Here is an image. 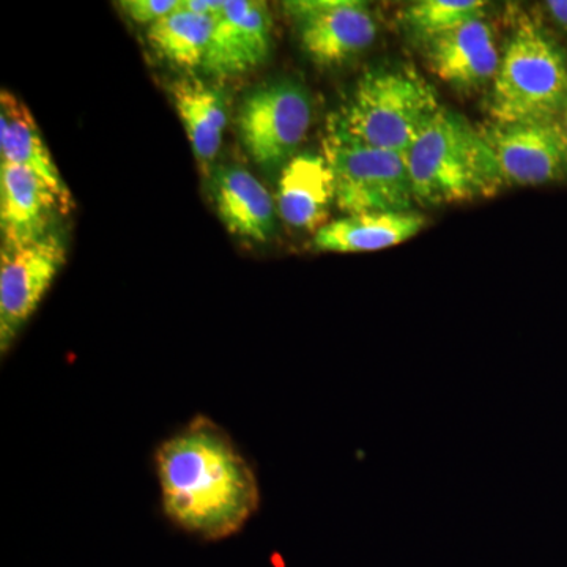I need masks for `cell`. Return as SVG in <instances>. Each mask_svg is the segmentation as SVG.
<instances>
[{"mask_svg": "<svg viewBox=\"0 0 567 567\" xmlns=\"http://www.w3.org/2000/svg\"><path fill=\"white\" fill-rule=\"evenodd\" d=\"M548 20L567 33V0H547L544 2Z\"/></svg>", "mask_w": 567, "mask_h": 567, "instance_id": "obj_22", "label": "cell"}, {"mask_svg": "<svg viewBox=\"0 0 567 567\" xmlns=\"http://www.w3.org/2000/svg\"><path fill=\"white\" fill-rule=\"evenodd\" d=\"M559 123H561L563 132H565L566 141H567V102L565 110H563L561 115H559Z\"/></svg>", "mask_w": 567, "mask_h": 567, "instance_id": "obj_23", "label": "cell"}, {"mask_svg": "<svg viewBox=\"0 0 567 567\" xmlns=\"http://www.w3.org/2000/svg\"><path fill=\"white\" fill-rule=\"evenodd\" d=\"M121 7L130 20L151 28L155 22L177 11L181 0H125Z\"/></svg>", "mask_w": 567, "mask_h": 567, "instance_id": "obj_20", "label": "cell"}, {"mask_svg": "<svg viewBox=\"0 0 567 567\" xmlns=\"http://www.w3.org/2000/svg\"><path fill=\"white\" fill-rule=\"evenodd\" d=\"M274 20L265 2L229 0L213 24L203 66L215 80L241 76L268 61Z\"/></svg>", "mask_w": 567, "mask_h": 567, "instance_id": "obj_10", "label": "cell"}, {"mask_svg": "<svg viewBox=\"0 0 567 567\" xmlns=\"http://www.w3.org/2000/svg\"><path fill=\"white\" fill-rule=\"evenodd\" d=\"M442 107L435 89L417 71L383 66L358 80L349 100L328 118L327 136L405 153Z\"/></svg>", "mask_w": 567, "mask_h": 567, "instance_id": "obj_2", "label": "cell"}, {"mask_svg": "<svg viewBox=\"0 0 567 567\" xmlns=\"http://www.w3.org/2000/svg\"><path fill=\"white\" fill-rule=\"evenodd\" d=\"M425 54L432 73L458 91L492 84L502 61L494 31L484 17L429 41Z\"/></svg>", "mask_w": 567, "mask_h": 567, "instance_id": "obj_12", "label": "cell"}, {"mask_svg": "<svg viewBox=\"0 0 567 567\" xmlns=\"http://www.w3.org/2000/svg\"><path fill=\"white\" fill-rule=\"evenodd\" d=\"M336 204L333 169L323 155H295L279 173L276 210L293 229L320 230Z\"/></svg>", "mask_w": 567, "mask_h": 567, "instance_id": "obj_13", "label": "cell"}, {"mask_svg": "<svg viewBox=\"0 0 567 567\" xmlns=\"http://www.w3.org/2000/svg\"><path fill=\"white\" fill-rule=\"evenodd\" d=\"M224 7H226V2H219V0H181L182 10L199 14V17L212 18V20H216L221 14Z\"/></svg>", "mask_w": 567, "mask_h": 567, "instance_id": "obj_21", "label": "cell"}, {"mask_svg": "<svg viewBox=\"0 0 567 567\" xmlns=\"http://www.w3.org/2000/svg\"><path fill=\"white\" fill-rule=\"evenodd\" d=\"M0 158L2 163L24 167L39 175L54 189L69 210H73V196L52 159L35 118L29 107L9 91L0 95Z\"/></svg>", "mask_w": 567, "mask_h": 567, "instance_id": "obj_16", "label": "cell"}, {"mask_svg": "<svg viewBox=\"0 0 567 567\" xmlns=\"http://www.w3.org/2000/svg\"><path fill=\"white\" fill-rule=\"evenodd\" d=\"M486 7L481 0H420L406 7L402 21L406 31L425 44L465 22L483 18Z\"/></svg>", "mask_w": 567, "mask_h": 567, "instance_id": "obj_19", "label": "cell"}, {"mask_svg": "<svg viewBox=\"0 0 567 567\" xmlns=\"http://www.w3.org/2000/svg\"><path fill=\"white\" fill-rule=\"evenodd\" d=\"M66 262V248L51 233L35 244L2 249L0 256V350L6 354L35 315Z\"/></svg>", "mask_w": 567, "mask_h": 567, "instance_id": "obj_8", "label": "cell"}, {"mask_svg": "<svg viewBox=\"0 0 567 567\" xmlns=\"http://www.w3.org/2000/svg\"><path fill=\"white\" fill-rule=\"evenodd\" d=\"M156 475L167 518L189 535L223 540L237 535L260 505L259 483L230 436L205 416L156 451Z\"/></svg>", "mask_w": 567, "mask_h": 567, "instance_id": "obj_1", "label": "cell"}, {"mask_svg": "<svg viewBox=\"0 0 567 567\" xmlns=\"http://www.w3.org/2000/svg\"><path fill=\"white\" fill-rule=\"evenodd\" d=\"M312 122L309 92L282 80L254 89L237 115L238 136L252 162L265 173L279 174L305 141Z\"/></svg>", "mask_w": 567, "mask_h": 567, "instance_id": "obj_6", "label": "cell"}, {"mask_svg": "<svg viewBox=\"0 0 567 567\" xmlns=\"http://www.w3.org/2000/svg\"><path fill=\"white\" fill-rule=\"evenodd\" d=\"M323 156L333 169L336 205L346 215L413 212L417 204L405 153L363 147L327 136Z\"/></svg>", "mask_w": 567, "mask_h": 567, "instance_id": "obj_5", "label": "cell"}, {"mask_svg": "<svg viewBox=\"0 0 567 567\" xmlns=\"http://www.w3.org/2000/svg\"><path fill=\"white\" fill-rule=\"evenodd\" d=\"M169 96L185 126L194 156L204 174L212 175L213 163L221 147L227 121V102L215 85L183 78L169 85Z\"/></svg>", "mask_w": 567, "mask_h": 567, "instance_id": "obj_17", "label": "cell"}, {"mask_svg": "<svg viewBox=\"0 0 567 567\" xmlns=\"http://www.w3.org/2000/svg\"><path fill=\"white\" fill-rule=\"evenodd\" d=\"M405 156L421 205L472 203L505 186L481 128L447 107L436 112Z\"/></svg>", "mask_w": 567, "mask_h": 567, "instance_id": "obj_3", "label": "cell"}, {"mask_svg": "<svg viewBox=\"0 0 567 567\" xmlns=\"http://www.w3.org/2000/svg\"><path fill=\"white\" fill-rule=\"evenodd\" d=\"M301 48L319 66L349 62L374 44L379 24L358 0H295L284 3Z\"/></svg>", "mask_w": 567, "mask_h": 567, "instance_id": "obj_7", "label": "cell"}, {"mask_svg": "<svg viewBox=\"0 0 567 567\" xmlns=\"http://www.w3.org/2000/svg\"><path fill=\"white\" fill-rule=\"evenodd\" d=\"M505 186H540L567 181V141L559 118L488 123L481 128Z\"/></svg>", "mask_w": 567, "mask_h": 567, "instance_id": "obj_9", "label": "cell"}, {"mask_svg": "<svg viewBox=\"0 0 567 567\" xmlns=\"http://www.w3.org/2000/svg\"><path fill=\"white\" fill-rule=\"evenodd\" d=\"M213 24L215 20L212 18L199 17L178 7L173 14L148 28L147 41L155 54L171 65L185 70L200 69Z\"/></svg>", "mask_w": 567, "mask_h": 567, "instance_id": "obj_18", "label": "cell"}, {"mask_svg": "<svg viewBox=\"0 0 567 567\" xmlns=\"http://www.w3.org/2000/svg\"><path fill=\"white\" fill-rule=\"evenodd\" d=\"M425 218L417 212H374L346 215L327 223L315 235L323 252H369L404 244L421 233Z\"/></svg>", "mask_w": 567, "mask_h": 567, "instance_id": "obj_15", "label": "cell"}, {"mask_svg": "<svg viewBox=\"0 0 567 567\" xmlns=\"http://www.w3.org/2000/svg\"><path fill=\"white\" fill-rule=\"evenodd\" d=\"M499 61L487 112L494 123L554 121L567 102V52L543 21L516 18Z\"/></svg>", "mask_w": 567, "mask_h": 567, "instance_id": "obj_4", "label": "cell"}, {"mask_svg": "<svg viewBox=\"0 0 567 567\" xmlns=\"http://www.w3.org/2000/svg\"><path fill=\"white\" fill-rule=\"evenodd\" d=\"M216 210L226 229L265 244L276 230V204L262 183L244 167L221 166L210 175Z\"/></svg>", "mask_w": 567, "mask_h": 567, "instance_id": "obj_14", "label": "cell"}, {"mask_svg": "<svg viewBox=\"0 0 567 567\" xmlns=\"http://www.w3.org/2000/svg\"><path fill=\"white\" fill-rule=\"evenodd\" d=\"M70 210L39 175L14 164H0L2 249L35 244L52 233L59 215Z\"/></svg>", "mask_w": 567, "mask_h": 567, "instance_id": "obj_11", "label": "cell"}]
</instances>
